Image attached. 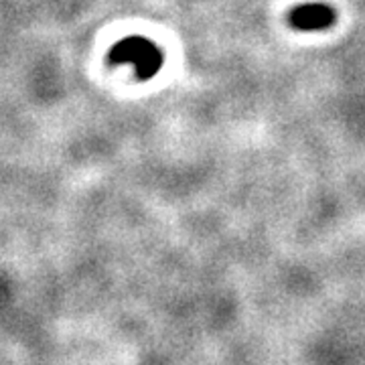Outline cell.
<instances>
[{
  "label": "cell",
  "instance_id": "1",
  "mask_svg": "<svg viewBox=\"0 0 365 365\" xmlns=\"http://www.w3.org/2000/svg\"><path fill=\"white\" fill-rule=\"evenodd\" d=\"M112 63H132L136 67V78L146 79L155 78L165 63V53L158 49L153 41L144 37H128L116 43L110 51Z\"/></svg>",
  "mask_w": 365,
  "mask_h": 365
},
{
  "label": "cell",
  "instance_id": "2",
  "mask_svg": "<svg viewBox=\"0 0 365 365\" xmlns=\"http://www.w3.org/2000/svg\"><path fill=\"white\" fill-rule=\"evenodd\" d=\"M337 14L329 4H302L288 14V23L299 31H323L335 25Z\"/></svg>",
  "mask_w": 365,
  "mask_h": 365
}]
</instances>
